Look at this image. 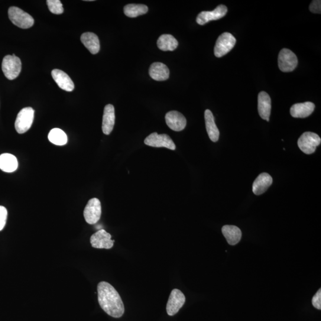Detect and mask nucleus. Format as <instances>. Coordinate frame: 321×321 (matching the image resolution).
<instances>
[{
  "instance_id": "f257e3e1",
  "label": "nucleus",
  "mask_w": 321,
  "mask_h": 321,
  "mask_svg": "<svg viewBox=\"0 0 321 321\" xmlns=\"http://www.w3.org/2000/svg\"><path fill=\"white\" fill-rule=\"evenodd\" d=\"M98 302L100 307L109 315L119 318L125 313L122 298L114 287L107 282L101 281L97 286Z\"/></svg>"
},
{
  "instance_id": "f03ea898",
  "label": "nucleus",
  "mask_w": 321,
  "mask_h": 321,
  "mask_svg": "<svg viewBox=\"0 0 321 321\" xmlns=\"http://www.w3.org/2000/svg\"><path fill=\"white\" fill-rule=\"evenodd\" d=\"M22 70V63L20 58L15 54L8 55L3 58L2 70L5 75L9 80L17 78Z\"/></svg>"
},
{
  "instance_id": "7ed1b4c3",
  "label": "nucleus",
  "mask_w": 321,
  "mask_h": 321,
  "mask_svg": "<svg viewBox=\"0 0 321 321\" xmlns=\"http://www.w3.org/2000/svg\"><path fill=\"white\" fill-rule=\"evenodd\" d=\"M10 20L22 29H28L34 24V19L28 13L17 7H11L8 12Z\"/></svg>"
},
{
  "instance_id": "20e7f679",
  "label": "nucleus",
  "mask_w": 321,
  "mask_h": 321,
  "mask_svg": "<svg viewBox=\"0 0 321 321\" xmlns=\"http://www.w3.org/2000/svg\"><path fill=\"white\" fill-rule=\"evenodd\" d=\"M34 113L31 107H26L19 113L15 122V129L18 134H25L30 129L34 122Z\"/></svg>"
},
{
  "instance_id": "39448f33",
  "label": "nucleus",
  "mask_w": 321,
  "mask_h": 321,
  "mask_svg": "<svg viewBox=\"0 0 321 321\" xmlns=\"http://www.w3.org/2000/svg\"><path fill=\"white\" fill-rule=\"evenodd\" d=\"M321 143V139L314 133L307 132L301 135L298 140V147L304 154L309 155L315 152L316 148Z\"/></svg>"
},
{
  "instance_id": "423d86ee",
  "label": "nucleus",
  "mask_w": 321,
  "mask_h": 321,
  "mask_svg": "<svg viewBox=\"0 0 321 321\" xmlns=\"http://www.w3.org/2000/svg\"><path fill=\"white\" fill-rule=\"evenodd\" d=\"M236 43L234 36L229 32H225L217 39L214 47V54L218 58L225 56L234 48Z\"/></svg>"
},
{
  "instance_id": "0eeeda50",
  "label": "nucleus",
  "mask_w": 321,
  "mask_h": 321,
  "mask_svg": "<svg viewBox=\"0 0 321 321\" xmlns=\"http://www.w3.org/2000/svg\"><path fill=\"white\" fill-rule=\"evenodd\" d=\"M279 69L283 72H291L296 69L298 60L296 54L293 51L283 48L278 55Z\"/></svg>"
},
{
  "instance_id": "6e6552de",
  "label": "nucleus",
  "mask_w": 321,
  "mask_h": 321,
  "mask_svg": "<svg viewBox=\"0 0 321 321\" xmlns=\"http://www.w3.org/2000/svg\"><path fill=\"white\" fill-rule=\"evenodd\" d=\"M101 204L97 198L90 199L87 202L83 211L85 221L89 225H95L98 223L101 216Z\"/></svg>"
},
{
  "instance_id": "1a4fd4ad",
  "label": "nucleus",
  "mask_w": 321,
  "mask_h": 321,
  "mask_svg": "<svg viewBox=\"0 0 321 321\" xmlns=\"http://www.w3.org/2000/svg\"><path fill=\"white\" fill-rule=\"evenodd\" d=\"M145 145L155 148H166L171 150H176V145L169 136L166 134L159 135L157 132L152 133L146 138Z\"/></svg>"
},
{
  "instance_id": "9d476101",
  "label": "nucleus",
  "mask_w": 321,
  "mask_h": 321,
  "mask_svg": "<svg viewBox=\"0 0 321 321\" xmlns=\"http://www.w3.org/2000/svg\"><path fill=\"white\" fill-rule=\"evenodd\" d=\"M90 242L93 248L110 249L113 247L115 241L112 240L110 233L101 229L90 237Z\"/></svg>"
},
{
  "instance_id": "9b49d317",
  "label": "nucleus",
  "mask_w": 321,
  "mask_h": 321,
  "mask_svg": "<svg viewBox=\"0 0 321 321\" xmlns=\"http://www.w3.org/2000/svg\"><path fill=\"white\" fill-rule=\"evenodd\" d=\"M185 301V296L180 290L175 288L172 290L166 307L168 315L174 316L177 313Z\"/></svg>"
},
{
  "instance_id": "f8f14e48",
  "label": "nucleus",
  "mask_w": 321,
  "mask_h": 321,
  "mask_svg": "<svg viewBox=\"0 0 321 321\" xmlns=\"http://www.w3.org/2000/svg\"><path fill=\"white\" fill-rule=\"evenodd\" d=\"M228 8L225 5L217 6L212 11H203L197 15L196 22L200 25H203L212 21L222 19L228 13Z\"/></svg>"
},
{
  "instance_id": "ddd939ff",
  "label": "nucleus",
  "mask_w": 321,
  "mask_h": 321,
  "mask_svg": "<svg viewBox=\"0 0 321 321\" xmlns=\"http://www.w3.org/2000/svg\"><path fill=\"white\" fill-rule=\"evenodd\" d=\"M165 119L168 127L174 131L180 132L186 128V119L179 112L177 111L168 112L165 115Z\"/></svg>"
},
{
  "instance_id": "4468645a",
  "label": "nucleus",
  "mask_w": 321,
  "mask_h": 321,
  "mask_svg": "<svg viewBox=\"0 0 321 321\" xmlns=\"http://www.w3.org/2000/svg\"><path fill=\"white\" fill-rule=\"evenodd\" d=\"M115 110L112 104L105 106L103 110L102 129L103 134L109 135L111 134L115 124Z\"/></svg>"
},
{
  "instance_id": "2eb2a0df",
  "label": "nucleus",
  "mask_w": 321,
  "mask_h": 321,
  "mask_svg": "<svg viewBox=\"0 0 321 321\" xmlns=\"http://www.w3.org/2000/svg\"><path fill=\"white\" fill-rule=\"evenodd\" d=\"M51 75L61 89L66 90L67 92L73 91L74 89V83L67 74L63 71L54 69L52 71Z\"/></svg>"
},
{
  "instance_id": "dca6fc26",
  "label": "nucleus",
  "mask_w": 321,
  "mask_h": 321,
  "mask_svg": "<svg viewBox=\"0 0 321 321\" xmlns=\"http://www.w3.org/2000/svg\"><path fill=\"white\" fill-rule=\"evenodd\" d=\"M258 112L262 119L269 122L270 121L271 100L270 95L267 92L262 91L258 95Z\"/></svg>"
},
{
  "instance_id": "f3484780",
  "label": "nucleus",
  "mask_w": 321,
  "mask_h": 321,
  "mask_svg": "<svg viewBox=\"0 0 321 321\" xmlns=\"http://www.w3.org/2000/svg\"><path fill=\"white\" fill-rule=\"evenodd\" d=\"M314 108L315 105L311 102L296 103L291 107L290 115L294 118H306L312 115Z\"/></svg>"
},
{
  "instance_id": "a211bd4d",
  "label": "nucleus",
  "mask_w": 321,
  "mask_h": 321,
  "mask_svg": "<svg viewBox=\"0 0 321 321\" xmlns=\"http://www.w3.org/2000/svg\"><path fill=\"white\" fill-rule=\"evenodd\" d=\"M272 183V178L270 174L261 173L256 178L252 186L253 192L256 195H261L267 191Z\"/></svg>"
},
{
  "instance_id": "6ab92c4d",
  "label": "nucleus",
  "mask_w": 321,
  "mask_h": 321,
  "mask_svg": "<svg viewBox=\"0 0 321 321\" xmlns=\"http://www.w3.org/2000/svg\"><path fill=\"white\" fill-rule=\"evenodd\" d=\"M149 73L152 79L157 81L166 80L170 76V70L166 65L159 62L151 65Z\"/></svg>"
},
{
  "instance_id": "aec40b11",
  "label": "nucleus",
  "mask_w": 321,
  "mask_h": 321,
  "mask_svg": "<svg viewBox=\"0 0 321 321\" xmlns=\"http://www.w3.org/2000/svg\"><path fill=\"white\" fill-rule=\"evenodd\" d=\"M80 40L90 53L96 54L99 51V41L96 34L92 32H86L81 36Z\"/></svg>"
},
{
  "instance_id": "412c9836",
  "label": "nucleus",
  "mask_w": 321,
  "mask_h": 321,
  "mask_svg": "<svg viewBox=\"0 0 321 321\" xmlns=\"http://www.w3.org/2000/svg\"><path fill=\"white\" fill-rule=\"evenodd\" d=\"M205 121L206 131L209 138L213 142L219 141L220 132L215 123L212 113L209 110L205 112Z\"/></svg>"
},
{
  "instance_id": "4be33fe9",
  "label": "nucleus",
  "mask_w": 321,
  "mask_h": 321,
  "mask_svg": "<svg viewBox=\"0 0 321 321\" xmlns=\"http://www.w3.org/2000/svg\"><path fill=\"white\" fill-rule=\"evenodd\" d=\"M222 233L230 245L238 244L242 238V234L241 229L235 226H223Z\"/></svg>"
},
{
  "instance_id": "5701e85b",
  "label": "nucleus",
  "mask_w": 321,
  "mask_h": 321,
  "mask_svg": "<svg viewBox=\"0 0 321 321\" xmlns=\"http://www.w3.org/2000/svg\"><path fill=\"white\" fill-rule=\"evenodd\" d=\"M18 161L14 155L5 153L0 155V169L6 173H13L18 169Z\"/></svg>"
},
{
  "instance_id": "b1692460",
  "label": "nucleus",
  "mask_w": 321,
  "mask_h": 321,
  "mask_svg": "<svg viewBox=\"0 0 321 321\" xmlns=\"http://www.w3.org/2000/svg\"><path fill=\"white\" fill-rule=\"evenodd\" d=\"M178 44L176 39L173 35L169 34L161 35L157 41L159 49L164 51H173L176 49Z\"/></svg>"
},
{
  "instance_id": "393cba45",
  "label": "nucleus",
  "mask_w": 321,
  "mask_h": 321,
  "mask_svg": "<svg viewBox=\"0 0 321 321\" xmlns=\"http://www.w3.org/2000/svg\"><path fill=\"white\" fill-rule=\"evenodd\" d=\"M148 11V8L144 5L130 4L124 8L125 15L132 18L147 14Z\"/></svg>"
},
{
  "instance_id": "a878e982",
  "label": "nucleus",
  "mask_w": 321,
  "mask_h": 321,
  "mask_svg": "<svg viewBox=\"0 0 321 321\" xmlns=\"http://www.w3.org/2000/svg\"><path fill=\"white\" fill-rule=\"evenodd\" d=\"M48 139L56 145L63 146L67 142V136L64 131L60 129L55 128L52 129L48 134Z\"/></svg>"
},
{
  "instance_id": "bb28decb",
  "label": "nucleus",
  "mask_w": 321,
  "mask_h": 321,
  "mask_svg": "<svg viewBox=\"0 0 321 321\" xmlns=\"http://www.w3.org/2000/svg\"><path fill=\"white\" fill-rule=\"evenodd\" d=\"M47 4L52 14H62L64 12L62 3L60 0H47Z\"/></svg>"
},
{
  "instance_id": "cd10ccee",
  "label": "nucleus",
  "mask_w": 321,
  "mask_h": 321,
  "mask_svg": "<svg viewBox=\"0 0 321 321\" xmlns=\"http://www.w3.org/2000/svg\"><path fill=\"white\" fill-rule=\"evenodd\" d=\"M8 210L5 206H0V232L5 228L8 219Z\"/></svg>"
},
{
  "instance_id": "c85d7f7f",
  "label": "nucleus",
  "mask_w": 321,
  "mask_h": 321,
  "mask_svg": "<svg viewBox=\"0 0 321 321\" xmlns=\"http://www.w3.org/2000/svg\"><path fill=\"white\" fill-rule=\"evenodd\" d=\"M310 11L313 14H321V1L320 0H315L312 1L309 6Z\"/></svg>"
},
{
  "instance_id": "c756f323",
  "label": "nucleus",
  "mask_w": 321,
  "mask_h": 321,
  "mask_svg": "<svg viewBox=\"0 0 321 321\" xmlns=\"http://www.w3.org/2000/svg\"><path fill=\"white\" fill-rule=\"evenodd\" d=\"M312 304L316 309H321V290L319 289L313 297Z\"/></svg>"
}]
</instances>
